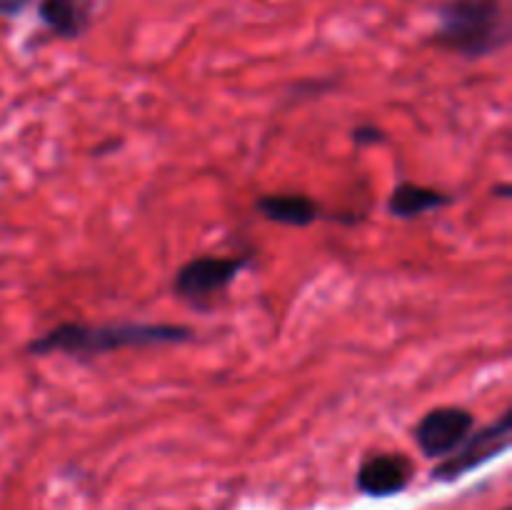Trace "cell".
<instances>
[{
  "instance_id": "cell-1",
  "label": "cell",
  "mask_w": 512,
  "mask_h": 510,
  "mask_svg": "<svg viewBox=\"0 0 512 510\" xmlns=\"http://www.w3.org/2000/svg\"><path fill=\"white\" fill-rule=\"evenodd\" d=\"M195 330L180 323H143V320H118V323H60L45 330L25 345L28 355L48 358L65 355L73 360H93L128 348H155V345L190 343Z\"/></svg>"
},
{
  "instance_id": "cell-2",
  "label": "cell",
  "mask_w": 512,
  "mask_h": 510,
  "mask_svg": "<svg viewBox=\"0 0 512 510\" xmlns=\"http://www.w3.org/2000/svg\"><path fill=\"white\" fill-rule=\"evenodd\" d=\"M430 43L463 60H483L510 45V0H443Z\"/></svg>"
},
{
  "instance_id": "cell-3",
  "label": "cell",
  "mask_w": 512,
  "mask_h": 510,
  "mask_svg": "<svg viewBox=\"0 0 512 510\" xmlns=\"http://www.w3.org/2000/svg\"><path fill=\"white\" fill-rule=\"evenodd\" d=\"M253 263L250 253L243 255H200L183 263L175 273L173 293L190 305H210L238 280L248 265Z\"/></svg>"
},
{
  "instance_id": "cell-4",
  "label": "cell",
  "mask_w": 512,
  "mask_h": 510,
  "mask_svg": "<svg viewBox=\"0 0 512 510\" xmlns=\"http://www.w3.org/2000/svg\"><path fill=\"white\" fill-rule=\"evenodd\" d=\"M512 440V408L505 410L498 420H493L485 428L473 430L463 443L458 445V450L448 455V458L440 460L433 468V480L438 483H453L460 480L463 475L473 473L480 465L490 463L493 458L503 455L510 448Z\"/></svg>"
},
{
  "instance_id": "cell-5",
  "label": "cell",
  "mask_w": 512,
  "mask_h": 510,
  "mask_svg": "<svg viewBox=\"0 0 512 510\" xmlns=\"http://www.w3.org/2000/svg\"><path fill=\"white\" fill-rule=\"evenodd\" d=\"M475 430V415L460 405H440L428 410L415 425L413 435L420 453L430 460L448 458Z\"/></svg>"
},
{
  "instance_id": "cell-6",
  "label": "cell",
  "mask_w": 512,
  "mask_h": 510,
  "mask_svg": "<svg viewBox=\"0 0 512 510\" xmlns=\"http://www.w3.org/2000/svg\"><path fill=\"white\" fill-rule=\"evenodd\" d=\"M415 465L403 453H373L360 463L355 485L370 498H390L410 485Z\"/></svg>"
},
{
  "instance_id": "cell-7",
  "label": "cell",
  "mask_w": 512,
  "mask_h": 510,
  "mask_svg": "<svg viewBox=\"0 0 512 510\" xmlns=\"http://www.w3.org/2000/svg\"><path fill=\"white\" fill-rule=\"evenodd\" d=\"M38 18L55 38L78 40L93 25L90 0H40Z\"/></svg>"
},
{
  "instance_id": "cell-8",
  "label": "cell",
  "mask_w": 512,
  "mask_h": 510,
  "mask_svg": "<svg viewBox=\"0 0 512 510\" xmlns=\"http://www.w3.org/2000/svg\"><path fill=\"white\" fill-rule=\"evenodd\" d=\"M255 210L265 220L288 228H308L320 220V205L303 193H265L255 200Z\"/></svg>"
},
{
  "instance_id": "cell-9",
  "label": "cell",
  "mask_w": 512,
  "mask_h": 510,
  "mask_svg": "<svg viewBox=\"0 0 512 510\" xmlns=\"http://www.w3.org/2000/svg\"><path fill=\"white\" fill-rule=\"evenodd\" d=\"M453 203L448 193L430 185L413 183V180H403L393 188L388 198V213L400 220H415L425 213H435L440 208H448Z\"/></svg>"
},
{
  "instance_id": "cell-10",
  "label": "cell",
  "mask_w": 512,
  "mask_h": 510,
  "mask_svg": "<svg viewBox=\"0 0 512 510\" xmlns=\"http://www.w3.org/2000/svg\"><path fill=\"white\" fill-rule=\"evenodd\" d=\"M350 138H353V143L358 145V148H370V145L385 143V140H388V133H385V130H380L378 125H373V123H363V125H358V128H353Z\"/></svg>"
},
{
  "instance_id": "cell-11",
  "label": "cell",
  "mask_w": 512,
  "mask_h": 510,
  "mask_svg": "<svg viewBox=\"0 0 512 510\" xmlns=\"http://www.w3.org/2000/svg\"><path fill=\"white\" fill-rule=\"evenodd\" d=\"M33 0H0V18H18L30 8Z\"/></svg>"
},
{
  "instance_id": "cell-12",
  "label": "cell",
  "mask_w": 512,
  "mask_h": 510,
  "mask_svg": "<svg viewBox=\"0 0 512 510\" xmlns=\"http://www.w3.org/2000/svg\"><path fill=\"white\" fill-rule=\"evenodd\" d=\"M493 193H500L498 198H510L512 188H510V185H500V188H498V190H493Z\"/></svg>"
},
{
  "instance_id": "cell-13",
  "label": "cell",
  "mask_w": 512,
  "mask_h": 510,
  "mask_svg": "<svg viewBox=\"0 0 512 510\" xmlns=\"http://www.w3.org/2000/svg\"><path fill=\"white\" fill-rule=\"evenodd\" d=\"M503 510H510V508H503Z\"/></svg>"
}]
</instances>
